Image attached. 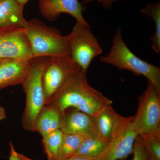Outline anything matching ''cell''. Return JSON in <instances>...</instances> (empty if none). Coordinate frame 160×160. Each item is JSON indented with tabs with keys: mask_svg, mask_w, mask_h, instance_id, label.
<instances>
[{
	"mask_svg": "<svg viewBox=\"0 0 160 160\" xmlns=\"http://www.w3.org/2000/svg\"><path fill=\"white\" fill-rule=\"evenodd\" d=\"M86 73L81 70L72 77L52 97L49 104L56 106L61 113L74 108L93 117L112 105V100L89 85Z\"/></svg>",
	"mask_w": 160,
	"mask_h": 160,
	"instance_id": "obj_1",
	"label": "cell"
},
{
	"mask_svg": "<svg viewBox=\"0 0 160 160\" xmlns=\"http://www.w3.org/2000/svg\"><path fill=\"white\" fill-rule=\"evenodd\" d=\"M100 60L119 70H128L135 75L145 77L160 93V67L141 59L131 51L123 40L121 27L116 29L109 53L101 56Z\"/></svg>",
	"mask_w": 160,
	"mask_h": 160,
	"instance_id": "obj_2",
	"label": "cell"
},
{
	"mask_svg": "<svg viewBox=\"0 0 160 160\" xmlns=\"http://www.w3.org/2000/svg\"><path fill=\"white\" fill-rule=\"evenodd\" d=\"M49 58H32L29 73L22 85L26 95V105L21 123L27 131L34 132L36 120L45 105L42 78Z\"/></svg>",
	"mask_w": 160,
	"mask_h": 160,
	"instance_id": "obj_3",
	"label": "cell"
},
{
	"mask_svg": "<svg viewBox=\"0 0 160 160\" xmlns=\"http://www.w3.org/2000/svg\"><path fill=\"white\" fill-rule=\"evenodd\" d=\"M26 28L32 58L70 57L66 36L62 35L58 29L34 18L27 21Z\"/></svg>",
	"mask_w": 160,
	"mask_h": 160,
	"instance_id": "obj_4",
	"label": "cell"
},
{
	"mask_svg": "<svg viewBox=\"0 0 160 160\" xmlns=\"http://www.w3.org/2000/svg\"><path fill=\"white\" fill-rule=\"evenodd\" d=\"M90 29L76 22L71 32L66 36L70 57L86 72L92 60L103 52Z\"/></svg>",
	"mask_w": 160,
	"mask_h": 160,
	"instance_id": "obj_5",
	"label": "cell"
},
{
	"mask_svg": "<svg viewBox=\"0 0 160 160\" xmlns=\"http://www.w3.org/2000/svg\"><path fill=\"white\" fill-rule=\"evenodd\" d=\"M132 126L138 135L160 127V93L151 83L138 98V106Z\"/></svg>",
	"mask_w": 160,
	"mask_h": 160,
	"instance_id": "obj_6",
	"label": "cell"
},
{
	"mask_svg": "<svg viewBox=\"0 0 160 160\" xmlns=\"http://www.w3.org/2000/svg\"><path fill=\"white\" fill-rule=\"evenodd\" d=\"M81 70V67L69 57H49L42 78L45 105H48L58 90Z\"/></svg>",
	"mask_w": 160,
	"mask_h": 160,
	"instance_id": "obj_7",
	"label": "cell"
},
{
	"mask_svg": "<svg viewBox=\"0 0 160 160\" xmlns=\"http://www.w3.org/2000/svg\"><path fill=\"white\" fill-rule=\"evenodd\" d=\"M32 58L27 29L9 26L0 28V59L27 60Z\"/></svg>",
	"mask_w": 160,
	"mask_h": 160,
	"instance_id": "obj_8",
	"label": "cell"
},
{
	"mask_svg": "<svg viewBox=\"0 0 160 160\" xmlns=\"http://www.w3.org/2000/svg\"><path fill=\"white\" fill-rule=\"evenodd\" d=\"M132 118L120 115L114 133L108 142L106 160H124L132 154L138 136L132 127Z\"/></svg>",
	"mask_w": 160,
	"mask_h": 160,
	"instance_id": "obj_9",
	"label": "cell"
},
{
	"mask_svg": "<svg viewBox=\"0 0 160 160\" xmlns=\"http://www.w3.org/2000/svg\"><path fill=\"white\" fill-rule=\"evenodd\" d=\"M38 6L40 13L48 21H54L62 13H67L77 22L90 28L83 16L85 7L78 0H39Z\"/></svg>",
	"mask_w": 160,
	"mask_h": 160,
	"instance_id": "obj_10",
	"label": "cell"
},
{
	"mask_svg": "<svg viewBox=\"0 0 160 160\" xmlns=\"http://www.w3.org/2000/svg\"><path fill=\"white\" fill-rule=\"evenodd\" d=\"M61 129L66 133L101 138L94 117L74 108H69L62 113Z\"/></svg>",
	"mask_w": 160,
	"mask_h": 160,
	"instance_id": "obj_11",
	"label": "cell"
},
{
	"mask_svg": "<svg viewBox=\"0 0 160 160\" xmlns=\"http://www.w3.org/2000/svg\"><path fill=\"white\" fill-rule=\"evenodd\" d=\"M31 60L1 59L0 90L9 86L22 85L29 73Z\"/></svg>",
	"mask_w": 160,
	"mask_h": 160,
	"instance_id": "obj_12",
	"label": "cell"
},
{
	"mask_svg": "<svg viewBox=\"0 0 160 160\" xmlns=\"http://www.w3.org/2000/svg\"><path fill=\"white\" fill-rule=\"evenodd\" d=\"M61 116L62 113L54 105H45L36 120L34 132H37L43 137L61 129Z\"/></svg>",
	"mask_w": 160,
	"mask_h": 160,
	"instance_id": "obj_13",
	"label": "cell"
},
{
	"mask_svg": "<svg viewBox=\"0 0 160 160\" xmlns=\"http://www.w3.org/2000/svg\"><path fill=\"white\" fill-rule=\"evenodd\" d=\"M24 7L16 0L0 2V28L9 26L26 28L27 21L23 14Z\"/></svg>",
	"mask_w": 160,
	"mask_h": 160,
	"instance_id": "obj_14",
	"label": "cell"
},
{
	"mask_svg": "<svg viewBox=\"0 0 160 160\" xmlns=\"http://www.w3.org/2000/svg\"><path fill=\"white\" fill-rule=\"evenodd\" d=\"M120 115L110 105L93 117L100 137L106 142L108 143L112 137Z\"/></svg>",
	"mask_w": 160,
	"mask_h": 160,
	"instance_id": "obj_15",
	"label": "cell"
},
{
	"mask_svg": "<svg viewBox=\"0 0 160 160\" xmlns=\"http://www.w3.org/2000/svg\"><path fill=\"white\" fill-rule=\"evenodd\" d=\"M108 145V143L100 138L86 136L83 140L77 151L71 157L97 158L106 150Z\"/></svg>",
	"mask_w": 160,
	"mask_h": 160,
	"instance_id": "obj_16",
	"label": "cell"
},
{
	"mask_svg": "<svg viewBox=\"0 0 160 160\" xmlns=\"http://www.w3.org/2000/svg\"><path fill=\"white\" fill-rule=\"evenodd\" d=\"M143 14L152 18L155 30L151 37L152 49L157 53H160V2L149 3L141 9Z\"/></svg>",
	"mask_w": 160,
	"mask_h": 160,
	"instance_id": "obj_17",
	"label": "cell"
},
{
	"mask_svg": "<svg viewBox=\"0 0 160 160\" xmlns=\"http://www.w3.org/2000/svg\"><path fill=\"white\" fill-rule=\"evenodd\" d=\"M138 136L146 150L147 160H160V127Z\"/></svg>",
	"mask_w": 160,
	"mask_h": 160,
	"instance_id": "obj_18",
	"label": "cell"
},
{
	"mask_svg": "<svg viewBox=\"0 0 160 160\" xmlns=\"http://www.w3.org/2000/svg\"><path fill=\"white\" fill-rule=\"evenodd\" d=\"M64 132L57 129L42 137V143L48 160H56L62 147Z\"/></svg>",
	"mask_w": 160,
	"mask_h": 160,
	"instance_id": "obj_19",
	"label": "cell"
},
{
	"mask_svg": "<svg viewBox=\"0 0 160 160\" xmlns=\"http://www.w3.org/2000/svg\"><path fill=\"white\" fill-rule=\"evenodd\" d=\"M86 136L64 132L62 147L56 160H63L71 157L76 152Z\"/></svg>",
	"mask_w": 160,
	"mask_h": 160,
	"instance_id": "obj_20",
	"label": "cell"
},
{
	"mask_svg": "<svg viewBox=\"0 0 160 160\" xmlns=\"http://www.w3.org/2000/svg\"><path fill=\"white\" fill-rule=\"evenodd\" d=\"M132 153L133 156L131 160H147L146 150L138 135L135 141Z\"/></svg>",
	"mask_w": 160,
	"mask_h": 160,
	"instance_id": "obj_21",
	"label": "cell"
},
{
	"mask_svg": "<svg viewBox=\"0 0 160 160\" xmlns=\"http://www.w3.org/2000/svg\"><path fill=\"white\" fill-rule=\"evenodd\" d=\"M107 156V149L100 156L95 158H87L81 157H71L63 160H106Z\"/></svg>",
	"mask_w": 160,
	"mask_h": 160,
	"instance_id": "obj_22",
	"label": "cell"
},
{
	"mask_svg": "<svg viewBox=\"0 0 160 160\" xmlns=\"http://www.w3.org/2000/svg\"><path fill=\"white\" fill-rule=\"evenodd\" d=\"M9 144L10 146L9 160H21L19 157L18 153L15 149L12 142H9Z\"/></svg>",
	"mask_w": 160,
	"mask_h": 160,
	"instance_id": "obj_23",
	"label": "cell"
},
{
	"mask_svg": "<svg viewBox=\"0 0 160 160\" xmlns=\"http://www.w3.org/2000/svg\"><path fill=\"white\" fill-rule=\"evenodd\" d=\"M117 0H97L98 2L100 3L106 9H111L113 3Z\"/></svg>",
	"mask_w": 160,
	"mask_h": 160,
	"instance_id": "obj_24",
	"label": "cell"
},
{
	"mask_svg": "<svg viewBox=\"0 0 160 160\" xmlns=\"http://www.w3.org/2000/svg\"><path fill=\"white\" fill-rule=\"evenodd\" d=\"M7 118L6 109L2 106L0 105V121L5 120Z\"/></svg>",
	"mask_w": 160,
	"mask_h": 160,
	"instance_id": "obj_25",
	"label": "cell"
},
{
	"mask_svg": "<svg viewBox=\"0 0 160 160\" xmlns=\"http://www.w3.org/2000/svg\"><path fill=\"white\" fill-rule=\"evenodd\" d=\"M18 156L21 160H35L27 157L25 155L22 154V153H18Z\"/></svg>",
	"mask_w": 160,
	"mask_h": 160,
	"instance_id": "obj_26",
	"label": "cell"
},
{
	"mask_svg": "<svg viewBox=\"0 0 160 160\" xmlns=\"http://www.w3.org/2000/svg\"><path fill=\"white\" fill-rule=\"evenodd\" d=\"M16 1H17L19 3V4L24 6L26 5V3L28 2L29 0H16Z\"/></svg>",
	"mask_w": 160,
	"mask_h": 160,
	"instance_id": "obj_27",
	"label": "cell"
},
{
	"mask_svg": "<svg viewBox=\"0 0 160 160\" xmlns=\"http://www.w3.org/2000/svg\"><path fill=\"white\" fill-rule=\"evenodd\" d=\"M92 1H93V0H82V4H83V5H84V4L91 2Z\"/></svg>",
	"mask_w": 160,
	"mask_h": 160,
	"instance_id": "obj_28",
	"label": "cell"
},
{
	"mask_svg": "<svg viewBox=\"0 0 160 160\" xmlns=\"http://www.w3.org/2000/svg\"><path fill=\"white\" fill-rule=\"evenodd\" d=\"M4 1V0H0V2H2V1Z\"/></svg>",
	"mask_w": 160,
	"mask_h": 160,
	"instance_id": "obj_29",
	"label": "cell"
}]
</instances>
